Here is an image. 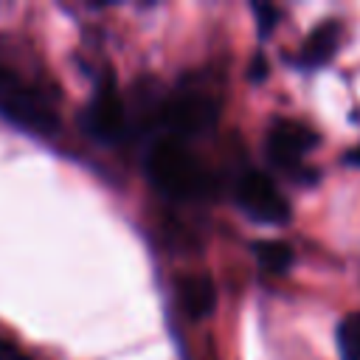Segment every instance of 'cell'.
I'll return each mask as SVG.
<instances>
[{
	"mask_svg": "<svg viewBox=\"0 0 360 360\" xmlns=\"http://www.w3.org/2000/svg\"><path fill=\"white\" fill-rule=\"evenodd\" d=\"M146 169L152 183L177 200H191V197H202L211 188V177L202 169V163L183 146V141L177 138H163L152 146L149 158H146Z\"/></svg>",
	"mask_w": 360,
	"mask_h": 360,
	"instance_id": "6da1fadb",
	"label": "cell"
},
{
	"mask_svg": "<svg viewBox=\"0 0 360 360\" xmlns=\"http://www.w3.org/2000/svg\"><path fill=\"white\" fill-rule=\"evenodd\" d=\"M0 115L34 132H53L59 124L48 98L8 68H0Z\"/></svg>",
	"mask_w": 360,
	"mask_h": 360,
	"instance_id": "7a4b0ae2",
	"label": "cell"
},
{
	"mask_svg": "<svg viewBox=\"0 0 360 360\" xmlns=\"http://www.w3.org/2000/svg\"><path fill=\"white\" fill-rule=\"evenodd\" d=\"M236 197L242 211L264 225H284L292 214L287 197L276 188V183L264 172H245L236 186Z\"/></svg>",
	"mask_w": 360,
	"mask_h": 360,
	"instance_id": "3957f363",
	"label": "cell"
},
{
	"mask_svg": "<svg viewBox=\"0 0 360 360\" xmlns=\"http://www.w3.org/2000/svg\"><path fill=\"white\" fill-rule=\"evenodd\" d=\"M160 124L169 129V135H200L214 127L217 121V104L208 96L200 93H183L172 101H166L158 110Z\"/></svg>",
	"mask_w": 360,
	"mask_h": 360,
	"instance_id": "277c9868",
	"label": "cell"
},
{
	"mask_svg": "<svg viewBox=\"0 0 360 360\" xmlns=\"http://www.w3.org/2000/svg\"><path fill=\"white\" fill-rule=\"evenodd\" d=\"M315 146V132L307 129L301 121L278 118L267 132V155L276 166L290 169L295 174H304L301 160Z\"/></svg>",
	"mask_w": 360,
	"mask_h": 360,
	"instance_id": "5b68a950",
	"label": "cell"
},
{
	"mask_svg": "<svg viewBox=\"0 0 360 360\" xmlns=\"http://www.w3.org/2000/svg\"><path fill=\"white\" fill-rule=\"evenodd\" d=\"M87 129L101 141H115L124 132V104L112 87H98L87 107Z\"/></svg>",
	"mask_w": 360,
	"mask_h": 360,
	"instance_id": "8992f818",
	"label": "cell"
},
{
	"mask_svg": "<svg viewBox=\"0 0 360 360\" xmlns=\"http://www.w3.org/2000/svg\"><path fill=\"white\" fill-rule=\"evenodd\" d=\"M340 39H343L340 20H321L307 34V39L301 42V65L304 68H321V65H326L338 53Z\"/></svg>",
	"mask_w": 360,
	"mask_h": 360,
	"instance_id": "52a82bcc",
	"label": "cell"
},
{
	"mask_svg": "<svg viewBox=\"0 0 360 360\" xmlns=\"http://www.w3.org/2000/svg\"><path fill=\"white\" fill-rule=\"evenodd\" d=\"M174 287H177V301H180L183 312L194 321L211 315V309L217 307V290L205 273H186L177 278Z\"/></svg>",
	"mask_w": 360,
	"mask_h": 360,
	"instance_id": "ba28073f",
	"label": "cell"
},
{
	"mask_svg": "<svg viewBox=\"0 0 360 360\" xmlns=\"http://www.w3.org/2000/svg\"><path fill=\"white\" fill-rule=\"evenodd\" d=\"M253 256L259 259V264L273 273V276H284L290 273L292 262H295V253L287 242H278V239H262V242H253Z\"/></svg>",
	"mask_w": 360,
	"mask_h": 360,
	"instance_id": "9c48e42d",
	"label": "cell"
},
{
	"mask_svg": "<svg viewBox=\"0 0 360 360\" xmlns=\"http://www.w3.org/2000/svg\"><path fill=\"white\" fill-rule=\"evenodd\" d=\"M338 349L343 360H360V312L338 326Z\"/></svg>",
	"mask_w": 360,
	"mask_h": 360,
	"instance_id": "30bf717a",
	"label": "cell"
},
{
	"mask_svg": "<svg viewBox=\"0 0 360 360\" xmlns=\"http://www.w3.org/2000/svg\"><path fill=\"white\" fill-rule=\"evenodd\" d=\"M253 11H256V20H259V34H262V37H267V34L276 28V22H278L281 11H278L276 6H267V3L253 6Z\"/></svg>",
	"mask_w": 360,
	"mask_h": 360,
	"instance_id": "8fae6325",
	"label": "cell"
},
{
	"mask_svg": "<svg viewBox=\"0 0 360 360\" xmlns=\"http://www.w3.org/2000/svg\"><path fill=\"white\" fill-rule=\"evenodd\" d=\"M0 360H31L28 354H22L17 346L11 343H0Z\"/></svg>",
	"mask_w": 360,
	"mask_h": 360,
	"instance_id": "7c38bea8",
	"label": "cell"
},
{
	"mask_svg": "<svg viewBox=\"0 0 360 360\" xmlns=\"http://www.w3.org/2000/svg\"><path fill=\"white\" fill-rule=\"evenodd\" d=\"M264 65H267V62H264V56H256V59H253V70H250V76H253V79H256V76H259V79H264V73H267V70H264Z\"/></svg>",
	"mask_w": 360,
	"mask_h": 360,
	"instance_id": "4fadbf2b",
	"label": "cell"
},
{
	"mask_svg": "<svg viewBox=\"0 0 360 360\" xmlns=\"http://www.w3.org/2000/svg\"><path fill=\"white\" fill-rule=\"evenodd\" d=\"M346 163H352V166H360V146H354L352 152H346Z\"/></svg>",
	"mask_w": 360,
	"mask_h": 360,
	"instance_id": "5bb4252c",
	"label": "cell"
}]
</instances>
